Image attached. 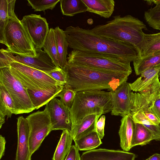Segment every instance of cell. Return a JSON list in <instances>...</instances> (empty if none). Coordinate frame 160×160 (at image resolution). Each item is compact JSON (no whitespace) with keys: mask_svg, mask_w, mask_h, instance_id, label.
I'll use <instances>...</instances> for the list:
<instances>
[{"mask_svg":"<svg viewBox=\"0 0 160 160\" xmlns=\"http://www.w3.org/2000/svg\"><path fill=\"white\" fill-rule=\"evenodd\" d=\"M134 70L137 75L151 68L160 65V51L143 58H139L133 62Z\"/></svg>","mask_w":160,"mask_h":160,"instance_id":"484cf974","label":"cell"},{"mask_svg":"<svg viewBox=\"0 0 160 160\" xmlns=\"http://www.w3.org/2000/svg\"><path fill=\"white\" fill-rule=\"evenodd\" d=\"M60 0H28V5L32 7L34 11L52 10Z\"/></svg>","mask_w":160,"mask_h":160,"instance_id":"1f68e13d","label":"cell"},{"mask_svg":"<svg viewBox=\"0 0 160 160\" xmlns=\"http://www.w3.org/2000/svg\"><path fill=\"white\" fill-rule=\"evenodd\" d=\"M17 120L18 144L15 160H31L28 122L22 116L18 117Z\"/></svg>","mask_w":160,"mask_h":160,"instance_id":"4fadbf2b","label":"cell"},{"mask_svg":"<svg viewBox=\"0 0 160 160\" xmlns=\"http://www.w3.org/2000/svg\"><path fill=\"white\" fill-rule=\"evenodd\" d=\"M61 11L64 15L72 17L88 11V8L82 0H60Z\"/></svg>","mask_w":160,"mask_h":160,"instance_id":"83f0119b","label":"cell"},{"mask_svg":"<svg viewBox=\"0 0 160 160\" xmlns=\"http://www.w3.org/2000/svg\"><path fill=\"white\" fill-rule=\"evenodd\" d=\"M14 55L8 49H1L0 50V68L10 67L11 64L16 61Z\"/></svg>","mask_w":160,"mask_h":160,"instance_id":"836d02e7","label":"cell"},{"mask_svg":"<svg viewBox=\"0 0 160 160\" xmlns=\"http://www.w3.org/2000/svg\"><path fill=\"white\" fill-rule=\"evenodd\" d=\"M154 140L151 132L143 124L134 122V128L132 140L131 147L143 146Z\"/></svg>","mask_w":160,"mask_h":160,"instance_id":"603a6c76","label":"cell"},{"mask_svg":"<svg viewBox=\"0 0 160 160\" xmlns=\"http://www.w3.org/2000/svg\"><path fill=\"white\" fill-rule=\"evenodd\" d=\"M105 118V115H102L98 120L96 123V132L101 139L103 138L104 136Z\"/></svg>","mask_w":160,"mask_h":160,"instance_id":"8d00e7d4","label":"cell"},{"mask_svg":"<svg viewBox=\"0 0 160 160\" xmlns=\"http://www.w3.org/2000/svg\"><path fill=\"white\" fill-rule=\"evenodd\" d=\"M145 160H160V154L155 153Z\"/></svg>","mask_w":160,"mask_h":160,"instance_id":"ab89813d","label":"cell"},{"mask_svg":"<svg viewBox=\"0 0 160 160\" xmlns=\"http://www.w3.org/2000/svg\"><path fill=\"white\" fill-rule=\"evenodd\" d=\"M79 151L75 145H72L64 160H81Z\"/></svg>","mask_w":160,"mask_h":160,"instance_id":"74e56055","label":"cell"},{"mask_svg":"<svg viewBox=\"0 0 160 160\" xmlns=\"http://www.w3.org/2000/svg\"><path fill=\"white\" fill-rule=\"evenodd\" d=\"M112 108L110 91L95 90L77 92L70 111L72 126L86 116L96 114L100 117L111 111Z\"/></svg>","mask_w":160,"mask_h":160,"instance_id":"277c9868","label":"cell"},{"mask_svg":"<svg viewBox=\"0 0 160 160\" xmlns=\"http://www.w3.org/2000/svg\"><path fill=\"white\" fill-rule=\"evenodd\" d=\"M16 1L0 0V23L5 24L9 19L18 18L14 11Z\"/></svg>","mask_w":160,"mask_h":160,"instance_id":"f546056e","label":"cell"},{"mask_svg":"<svg viewBox=\"0 0 160 160\" xmlns=\"http://www.w3.org/2000/svg\"><path fill=\"white\" fill-rule=\"evenodd\" d=\"M159 76L160 77V72L159 73Z\"/></svg>","mask_w":160,"mask_h":160,"instance_id":"60d3db41","label":"cell"},{"mask_svg":"<svg viewBox=\"0 0 160 160\" xmlns=\"http://www.w3.org/2000/svg\"><path fill=\"white\" fill-rule=\"evenodd\" d=\"M15 108L12 97L5 87L0 83V128L5 122V117L14 114Z\"/></svg>","mask_w":160,"mask_h":160,"instance_id":"44dd1931","label":"cell"},{"mask_svg":"<svg viewBox=\"0 0 160 160\" xmlns=\"http://www.w3.org/2000/svg\"><path fill=\"white\" fill-rule=\"evenodd\" d=\"M160 65L148 68L141 74V76L132 83H129L131 90L135 92L143 90L159 77Z\"/></svg>","mask_w":160,"mask_h":160,"instance_id":"ffe728a7","label":"cell"},{"mask_svg":"<svg viewBox=\"0 0 160 160\" xmlns=\"http://www.w3.org/2000/svg\"><path fill=\"white\" fill-rule=\"evenodd\" d=\"M56 43L59 58V66L63 69L67 63V55L68 47L64 31L58 26L55 28Z\"/></svg>","mask_w":160,"mask_h":160,"instance_id":"7402d4cb","label":"cell"},{"mask_svg":"<svg viewBox=\"0 0 160 160\" xmlns=\"http://www.w3.org/2000/svg\"><path fill=\"white\" fill-rule=\"evenodd\" d=\"M63 86H60L55 88L39 91L28 90L31 101L35 109H38L53 98L58 97Z\"/></svg>","mask_w":160,"mask_h":160,"instance_id":"ac0fdd59","label":"cell"},{"mask_svg":"<svg viewBox=\"0 0 160 160\" xmlns=\"http://www.w3.org/2000/svg\"><path fill=\"white\" fill-rule=\"evenodd\" d=\"M0 83L5 87L13 100L14 114L29 113L35 109L27 89L12 74L10 67L0 68Z\"/></svg>","mask_w":160,"mask_h":160,"instance_id":"ba28073f","label":"cell"},{"mask_svg":"<svg viewBox=\"0 0 160 160\" xmlns=\"http://www.w3.org/2000/svg\"><path fill=\"white\" fill-rule=\"evenodd\" d=\"M146 25L138 18L130 15H118L104 24L98 25L91 29L95 34L105 38L129 43L137 49L139 58L142 47Z\"/></svg>","mask_w":160,"mask_h":160,"instance_id":"3957f363","label":"cell"},{"mask_svg":"<svg viewBox=\"0 0 160 160\" xmlns=\"http://www.w3.org/2000/svg\"><path fill=\"white\" fill-rule=\"evenodd\" d=\"M79 151H89L99 146L102 142L96 132H92L74 141Z\"/></svg>","mask_w":160,"mask_h":160,"instance_id":"4316f807","label":"cell"},{"mask_svg":"<svg viewBox=\"0 0 160 160\" xmlns=\"http://www.w3.org/2000/svg\"><path fill=\"white\" fill-rule=\"evenodd\" d=\"M76 92L64 86L62 90L58 95L61 102L67 107L71 108L74 100Z\"/></svg>","mask_w":160,"mask_h":160,"instance_id":"d6a6232c","label":"cell"},{"mask_svg":"<svg viewBox=\"0 0 160 160\" xmlns=\"http://www.w3.org/2000/svg\"><path fill=\"white\" fill-rule=\"evenodd\" d=\"M132 91L129 83L127 82L122 83L116 90L110 91L113 105L112 115L123 117L130 114Z\"/></svg>","mask_w":160,"mask_h":160,"instance_id":"7c38bea8","label":"cell"},{"mask_svg":"<svg viewBox=\"0 0 160 160\" xmlns=\"http://www.w3.org/2000/svg\"><path fill=\"white\" fill-rule=\"evenodd\" d=\"M136 157L123 150L99 148L83 152L81 158V160H134Z\"/></svg>","mask_w":160,"mask_h":160,"instance_id":"5bb4252c","label":"cell"},{"mask_svg":"<svg viewBox=\"0 0 160 160\" xmlns=\"http://www.w3.org/2000/svg\"><path fill=\"white\" fill-rule=\"evenodd\" d=\"M67 76L64 86L76 92L88 90H116L127 82L129 74L67 62L63 69Z\"/></svg>","mask_w":160,"mask_h":160,"instance_id":"7a4b0ae2","label":"cell"},{"mask_svg":"<svg viewBox=\"0 0 160 160\" xmlns=\"http://www.w3.org/2000/svg\"><path fill=\"white\" fill-rule=\"evenodd\" d=\"M160 51V32L157 33H144L142 49L140 58H143Z\"/></svg>","mask_w":160,"mask_h":160,"instance_id":"d4e9b609","label":"cell"},{"mask_svg":"<svg viewBox=\"0 0 160 160\" xmlns=\"http://www.w3.org/2000/svg\"><path fill=\"white\" fill-rule=\"evenodd\" d=\"M26 119L29 128V147L32 155L52 131V125L49 112L46 108L30 114Z\"/></svg>","mask_w":160,"mask_h":160,"instance_id":"9c48e42d","label":"cell"},{"mask_svg":"<svg viewBox=\"0 0 160 160\" xmlns=\"http://www.w3.org/2000/svg\"><path fill=\"white\" fill-rule=\"evenodd\" d=\"M20 21L35 48H42L49 30L46 19L32 14L24 16Z\"/></svg>","mask_w":160,"mask_h":160,"instance_id":"30bf717a","label":"cell"},{"mask_svg":"<svg viewBox=\"0 0 160 160\" xmlns=\"http://www.w3.org/2000/svg\"><path fill=\"white\" fill-rule=\"evenodd\" d=\"M37 56L27 57L16 55L15 62L44 72H48L58 69L49 56L41 49H36Z\"/></svg>","mask_w":160,"mask_h":160,"instance_id":"9a60e30c","label":"cell"},{"mask_svg":"<svg viewBox=\"0 0 160 160\" xmlns=\"http://www.w3.org/2000/svg\"><path fill=\"white\" fill-rule=\"evenodd\" d=\"M72 140L70 132L67 130H62L52 160H64L72 146Z\"/></svg>","mask_w":160,"mask_h":160,"instance_id":"cb8c5ba5","label":"cell"},{"mask_svg":"<svg viewBox=\"0 0 160 160\" xmlns=\"http://www.w3.org/2000/svg\"><path fill=\"white\" fill-rule=\"evenodd\" d=\"M42 48L44 51L49 56L55 66L60 68L59 58L54 29H49Z\"/></svg>","mask_w":160,"mask_h":160,"instance_id":"f1b7e54d","label":"cell"},{"mask_svg":"<svg viewBox=\"0 0 160 160\" xmlns=\"http://www.w3.org/2000/svg\"><path fill=\"white\" fill-rule=\"evenodd\" d=\"M68 56V62L129 75L132 71L130 63L101 53L72 50Z\"/></svg>","mask_w":160,"mask_h":160,"instance_id":"5b68a950","label":"cell"},{"mask_svg":"<svg viewBox=\"0 0 160 160\" xmlns=\"http://www.w3.org/2000/svg\"><path fill=\"white\" fill-rule=\"evenodd\" d=\"M118 134L120 146L122 150L128 152L132 148L131 143L134 128V122L130 114L123 117Z\"/></svg>","mask_w":160,"mask_h":160,"instance_id":"e0dca14e","label":"cell"},{"mask_svg":"<svg viewBox=\"0 0 160 160\" xmlns=\"http://www.w3.org/2000/svg\"><path fill=\"white\" fill-rule=\"evenodd\" d=\"M3 38L7 49L15 55L37 56L36 49L18 18L7 21L3 32Z\"/></svg>","mask_w":160,"mask_h":160,"instance_id":"8992f818","label":"cell"},{"mask_svg":"<svg viewBox=\"0 0 160 160\" xmlns=\"http://www.w3.org/2000/svg\"><path fill=\"white\" fill-rule=\"evenodd\" d=\"M156 5L144 12V18L148 24L153 29L160 30V0Z\"/></svg>","mask_w":160,"mask_h":160,"instance_id":"4dcf8cb0","label":"cell"},{"mask_svg":"<svg viewBox=\"0 0 160 160\" xmlns=\"http://www.w3.org/2000/svg\"><path fill=\"white\" fill-rule=\"evenodd\" d=\"M64 32L68 47L73 50L101 53L129 63L139 58L137 49L131 44L105 38L91 29L70 26Z\"/></svg>","mask_w":160,"mask_h":160,"instance_id":"6da1fadb","label":"cell"},{"mask_svg":"<svg viewBox=\"0 0 160 160\" xmlns=\"http://www.w3.org/2000/svg\"><path fill=\"white\" fill-rule=\"evenodd\" d=\"M100 117L96 114L86 116L72 126L71 134L74 141L93 131L96 132V125Z\"/></svg>","mask_w":160,"mask_h":160,"instance_id":"2e32d148","label":"cell"},{"mask_svg":"<svg viewBox=\"0 0 160 160\" xmlns=\"http://www.w3.org/2000/svg\"><path fill=\"white\" fill-rule=\"evenodd\" d=\"M149 106L150 110L160 121V95L154 100Z\"/></svg>","mask_w":160,"mask_h":160,"instance_id":"d590c367","label":"cell"},{"mask_svg":"<svg viewBox=\"0 0 160 160\" xmlns=\"http://www.w3.org/2000/svg\"><path fill=\"white\" fill-rule=\"evenodd\" d=\"M50 117L52 130H67L70 132L72 124L70 109L66 107L60 99L54 98L46 105L45 107Z\"/></svg>","mask_w":160,"mask_h":160,"instance_id":"8fae6325","label":"cell"},{"mask_svg":"<svg viewBox=\"0 0 160 160\" xmlns=\"http://www.w3.org/2000/svg\"><path fill=\"white\" fill-rule=\"evenodd\" d=\"M45 72L63 86L67 82V74L62 69L58 68Z\"/></svg>","mask_w":160,"mask_h":160,"instance_id":"e575fe53","label":"cell"},{"mask_svg":"<svg viewBox=\"0 0 160 160\" xmlns=\"http://www.w3.org/2000/svg\"><path fill=\"white\" fill-rule=\"evenodd\" d=\"M88 8V11L105 18H109L115 6L113 0H82Z\"/></svg>","mask_w":160,"mask_h":160,"instance_id":"d6986e66","label":"cell"},{"mask_svg":"<svg viewBox=\"0 0 160 160\" xmlns=\"http://www.w3.org/2000/svg\"><path fill=\"white\" fill-rule=\"evenodd\" d=\"M10 68L12 74L28 90H48L62 86L45 72L20 63L13 62Z\"/></svg>","mask_w":160,"mask_h":160,"instance_id":"52a82bcc","label":"cell"},{"mask_svg":"<svg viewBox=\"0 0 160 160\" xmlns=\"http://www.w3.org/2000/svg\"><path fill=\"white\" fill-rule=\"evenodd\" d=\"M6 141L4 137L2 135L0 136V159L4 155Z\"/></svg>","mask_w":160,"mask_h":160,"instance_id":"f35d334b","label":"cell"}]
</instances>
